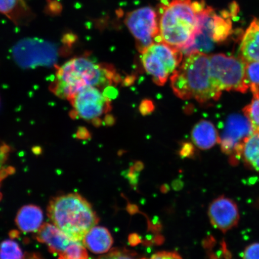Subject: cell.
<instances>
[{"label": "cell", "instance_id": "obj_1", "mask_svg": "<svg viewBox=\"0 0 259 259\" xmlns=\"http://www.w3.org/2000/svg\"><path fill=\"white\" fill-rule=\"evenodd\" d=\"M120 76L111 64H97L87 57H76L58 68L50 90L55 95L70 101L85 87L99 89L117 83Z\"/></svg>", "mask_w": 259, "mask_h": 259}, {"label": "cell", "instance_id": "obj_2", "mask_svg": "<svg viewBox=\"0 0 259 259\" xmlns=\"http://www.w3.org/2000/svg\"><path fill=\"white\" fill-rule=\"evenodd\" d=\"M186 56L170 77L175 95L181 99H194L201 103L219 99L222 92L213 82L209 56L199 52Z\"/></svg>", "mask_w": 259, "mask_h": 259}, {"label": "cell", "instance_id": "obj_3", "mask_svg": "<svg viewBox=\"0 0 259 259\" xmlns=\"http://www.w3.org/2000/svg\"><path fill=\"white\" fill-rule=\"evenodd\" d=\"M203 2L172 0L162 7L159 21L161 41L181 52L192 46Z\"/></svg>", "mask_w": 259, "mask_h": 259}, {"label": "cell", "instance_id": "obj_4", "mask_svg": "<svg viewBox=\"0 0 259 259\" xmlns=\"http://www.w3.org/2000/svg\"><path fill=\"white\" fill-rule=\"evenodd\" d=\"M48 215L54 225L73 241L81 243L99 222L92 205L77 193L55 197L49 204Z\"/></svg>", "mask_w": 259, "mask_h": 259}, {"label": "cell", "instance_id": "obj_5", "mask_svg": "<svg viewBox=\"0 0 259 259\" xmlns=\"http://www.w3.org/2000/svg\"><path fill=\"white\" fill-rule=\"evenodd\" d=\"M213 83L223 91L245 93L250 89L246 75V62L242 58L218 54L209 56Z\"/></svg>", "mask_w": 259, "mask_h": 259}, {"label": "cell", "instance_id": "obj_6", "mask_svg": "<svg viewBox=\"0 0 259 259\" xmlns=\"http://www.w3.org/2000/svg\"><path fill=\"white\" fill-rule=\"evenodd\" d=\"M13 56L19 66L24 68L51 66L56 62L58 48L56 45L36 38L19 40L12 49Z\"/></svg>", "mask_w": 259, "mask_h": 259}, {"label": "cell", "instance_id": "obj_7", "mask_svg": "<svg viewBox=\"0 0 259 259\" xmlns=\"http://www.w3.org/2000/svg\"><path fill=\"white\" fill-rule=\"evenodd\" d=\"M125 24L136 40L141 53L154 43L161 41L157 15L151 7H144L128 13Z\"/></svg>", "mask_w": 259, "mask_h": 259}, {"label": "cell", "instance_id": "obj_8", "mask_svg": "<svg viewBox=\"0 0 259 259\" xmlns=\"http://www.w3.org/2000/svg\"><path fill=\"white\" fill-rule=\"evenodd\" d=\"M254 134L250 121L244 115L234 114L229 116L219 144L223 153L235 163L242 157L246 142Z\"/></svg>", "mask_w": 259, "mask_h": 259}, {"label": "cell", "instance_id": "obj_9", "mask_svg": "<svg viewBox=\"0 0 259 259\" xmlns=\"http://www.w3.org/2000/svg\"><path fill=\"white\" fill-rule=\"evenodd\" d=\"M76 116L87 121H93L111 111V100L106 98L99 89L85 87L70 100Z\"/></svg>", "mask_w": 259, "mask_h": 259}, {"label": "cell", "instance_id": "obj_10", "mask_svg": "<svg viewBox=\"0 0 259 259\" xmlns=\"http://www.w3.org/2000/svg\"><path fill=\"white\" fill-rule=\"evenodd\" d=\"M208 213L212 225L223 233L234 228L240 219L237 205L234 200L225 196L213 200Z\"/></svg>", "mask_w": 259, "mask_h": 259}, {"label": "cell", "instance_id": "obj_11", "mask_svg": "<svg viewBox=\"0 0 259 259\" xmlns=\"http://www.w3.org/2000/svg\"><path fill=\"white\" fill-rule=\"evenodd\" d=\"M36 239L46 244L53 254L59 255L74 241L59 229L50 223H45L37 232Z\"/></svg>", "mask_w": 259, "mask_h": 259}, {"label": "cell", "instance_id": "obj_12", "mask_svg": "<svg viewBox=\"0 0 259 259\" xmlns=\"http://www.w3.org/2000/svg\"><path fill=\"white\" fill-rule=\"evenodd\" d=\"M0 13L18 26L30 24L35 17L25 0H0Z\"/></svg>", "mask_w": 259, "mask_h": 259}, {"label": "cell", "instance_id": "obj_13", "mask_svg": "<svg viewBox=\"0 0 259 259\" xmlns=\"http://www.w3.org/2000/svg\"><path fill=\"white\" fill-rule=\"evenodd\" d=\"M239 51L245 62L259 61V18H254L245 31Z\"/></svg>", "mask_w": 259, "mask_h": 259}, {"label": "cell", "instance_id": "obj_14", "mask_svg": "<svg viewBox=\"0 0 259 259\" xmlns=\"http://www.w3.org/2000/svg\"><path fill=\"white\" fill-rule=\"evenodd\" d=\"M111 233L104 227L95 226L87 233L82 244L93 253L104 254L113 245Z\"/></svg>", "mask_w": 259, "mask_h": 259}, {"label": "cell", "instance_id": "obj_15", "mask_svg": "<svg viewBox=\"0 0 259 259\" xmlns=\"http://www.w3.org/2000/svg\"><path fill=\"white\" fill-rule=\"evenodd\" d=\"M43 220V212L39 207L29 205L19 210L15 222L21 231L28 233L37 232L42 226Z\"/></svg>", "mask_w": 259, "mask_h": 259}, {"label": "cell", "instance_id": "obj_16", "mask_svg": "<svg viewBox=\"0 0 259 259\" xmlns=\"http://www.w3.org/2000/svg\"><path fill=\"white\" fill-rule=\"evenodd\" d=\"M192 138L194 144L201 150H209L220 141L215 126L207 120L200 121L194 125Z\"/></svg>", "mask_w": 259, "mask_h": 259}, {"label": "cell", "instance_id": "obj_17", "mask_svg": "<svg viewBox=\"0 0 259 259\" xmlns=\"http://www.w3.org/2000/svg\"><path fill=\"white\" fill-rule=\"evenodd\" d=\"M142 61L145 70L153 77L154 82L158 86L164 85L169 73L159 57L147 48L142 53Z\"/></svg>", "mask_w": 259, "mask_h": 259}, {"label": "cell", "instance_id": "obj_18", "mask_svg": "<svg viewBox=\"0 0 259 259\" xmlns=\"http://www.w3.org/2000/svg\"><path fill=\"white\" fill-rule=\"evenodd\" d=\"M232 30L231 16L229 12L225 11L222 16L215 14L213 22V39L219 44L226 40Z\"/></svg>", "mask_w": 259, "mask_h": 259}, {"label": "cell", "instance_id": "obj_19", "mask_svg": "<svg viewBox=\"0 0 259 259\" xmlns=\"http://www.w3.org/2000/svg\"><path fill=\"white\" fill-rule=\"evenodd\" d=\"M242 157L255 170L259 171V134L254 133L246 142Z\"/></svg>", "mask_w": 259, "mask_h": 259}, {"label": "cell", "instance_id": "obj_20", "mask_svg": "<svg viewBox=\"0 0 259 259\" xmlns=\"http://www.w3.org/2000/svg\"><path fill=\"white\" fill-rule=\"evenodd\" d=\"M254 99L245 107L244 115L250 121L254 133L259 134V90L253 93Z\"/></svg>", "mask_w": 259, "mask_h": 259}, {"label": "cell", "instance_id": "obj_21", "mask_svg": "<svg viewBox=\"0 0 259 259\" xmlns=\"http://www.w3.org/2000/svg\"><path fill=\"white\" fill-rule=\"evenodd\" d=\"M0 259H24V254L17 243L6 240L0 244Z\"/></svg>", "mask_w": 259, "mask_h": 259}, {"label": "cell", "instance_id": "obj_22", "mask_svg": "<svg viewBox=\"0 0 259 259\" xmlns=\"http://www.w3.org/2000/svg\"><path fill=\"white\" fill-rule=\"evenodd\" d=\"M58 259H89V255L82 243L73 241L66 250L58 255Z\"/></svg>", "mask_w": 259, "mask_h": 259}, {"label": "cell", "instance_id": "obj_23", "mask_svg": "<svg viewBox=\"0 0 259 259\" xmlns=\"http://www.w3.org/2000/svg\"><path fill=\"white\" fill-rule=\"evenodd\" d=\"M246 75L251 90L259 87V61L246 63Z\"/></svg>", "mask_w": 259, "mask_h": 259}, {"label": "cell", "instance_id": "obj_24", "mask_svg": "<svg viewBox=\"0 0 259 259\" xmlns=\"http://www.w3.org/2000/svg\"><path fill=\"white\" fill-rule=\"evenodd\" d=\"M96 259H144L139 258L134 252L126 250H113Z\"/></svg>", "mask_w": 259, "mask_h": 259}, {"label": "cell", "instance_id": "obj_25", "mask_svg": "<svg viewBox=\"0 0 259 259\" xmlns=\"http://www.w3.org/2000/svg\"><path fill=\"white\" fill-rule=\"evenodd\" d=\"M243 259H259V242L253 243L245 249Z\"/></svg>", "mask_w": 259, "mask_h": 259}, {"label": "cell", "instance_id": "obj_26", "mask_svg": "<svg viewBox=\"0 0 259 259\" xmlns=\"http://www.w3.org/2000/svg\"><path fill=\"white\" fill-rule=\"evenodd\" d=\"M146 259V258H144ZM149 259H183L176 252L161 251L152 255Z\"/></svg>", "mask_w": 259, "mask_h": 259}, {"label": "cell", "instance_id": "obj_27", "mask_svg": "<svg viewBox=\"0 0 259 259\" xmlns=\"http://www.w3.org/2000/svg\"><path fill=\"white\" fill-rule=\"evenodd\" d=\"M154 107L153 103L150 100H145L141 103L139 106V110L142 115H146L149 114L154 111Z\"/></svg>", "mask_w": 259, "mask_h": 259}, {"label": "cell", "instance_id": "obj_28", "mask_svg": "<svg viewBox=\"0 0 259 259\" xmlns=\"http://www.w3.org/2000/svg\"><path fill=\"white\" fill-rule=\"evenodd\" d=\"M193 145L189 143L184 144L180 151V155L183 157H190L193 154Z\"/></svg>", "mask_w": 259, "mask_h": 259}, {"label": "cell", "instance_id": "obj_29", "mask_svg": "<svg viewBox=\"0 0 259 259\" xmlns=\"http://www.w3.org/2000/svg\"><path fill=\"white\" fill-rule=\"evenodd\" d=\"M103 94L106 98L109 99H115L118 95V91L116 90L115 87L110 85L106 87L104 93Z\"/></svg>", "mask_w": 259, "mask_h": 259}, {"label": "cell", "instance_id": "obj_30", "mask_svg": "<svg viewBox=\"0 0 259 259\" xmlns=\"http://www.w3.org/2000/svg\"><path fill=\"white\" fill-rule=\"evenodd\" d=\"M47 9L51 14H58L61 11V6L57 2L51 1L49 3Z\"/></svg>", "mask_w": 259, "mask_h": 259}, {"label": "cell", "instance_id": "obj_31", "mask_svg": "<svg viewBox=\"0 0 259 259\" xmlns=\"http://www.w3.org/2000/svg\"><path fill=\"white\" fill-rule=\"evenodd\" d=\"M76 40V36L73 34H67L64 35L63 41L64 44L67 45V46L72 45L74 41Z\"/></svg>", "mask_w": 259, "mask_h": 259}, {"label": "cell", "instance_id": "obj_32", "mask_svg": "<svg viewBox=\"0 0 259 259\" xmlns=\"http://www.w3.org/2000/svg\"><path fill=\"white\" fill-rule=\"evenodd\" d=\"M77 138L82 139H87L90 137V134L87 129L84 127H80L77 132Z\"/></svg>", "mask_w": 259, "mask_h": 259}, {"label": "cell", "instance_id": "obj_33", "mask_svg": "<svg viewBox=\"0 0 259 259\" xmlns=\"http://www.w3.org/2000/svg\"><path fill=\"white\" fill-rule=\"evenodd\" d=\"M26 259H41V258H40L39 257H38L37 255L34 254V255H31V256H30Z\"/></svg>", "mask_w": 259, "mask_h": 259}, {"label": "cell", "instance_id": "obj_34", "mask_svg": "<svg viewBox=\"0 0 259 259\" xmlns=\"http://www.w3.org/2000/svg\"><path fill=\"white\" fill-rule=\"evenodd\" d=\"M2 178H3L2 176V175H0V181H1ZM2 199V194L1 192H0V200H1Z\"/></svg>", "mask_w": 259, "mask_h": 259}]
</instances>
